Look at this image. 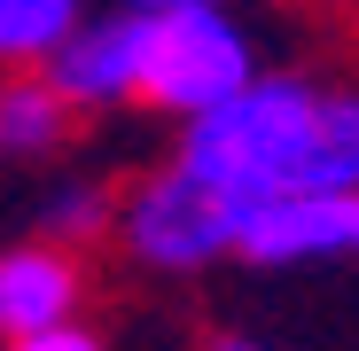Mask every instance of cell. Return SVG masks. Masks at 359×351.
Listing matches in <instances>:
<instances>
[{"label": "cell", "instance_id": "1", "mask_svg": "<svg viewBox=\"0 0 359 351\" xmlns=\"http://www.w3.org/2000/svg\"><path fill=\"white\" fill-rule=\"evenodd\" d=\"M172 156L211 172L243 203L359 188V86L305 78V71H258L226 102L180 117Z\"/></svg>", "mask_w": 359, "mask_h": 351}, {"label": "cell", "instance_id": "2", "mask_svg": "<svg viewBox=\"0 0 359 351\" xmlns=\"http://www.w3.org/2000/svg\"><path fill=\"white\" fill-rule=\"evenodd\" d=\"M258 203H243L234 188H219L211 172L164 156L156 172H141V180L117 195V242H126V258L141 273H164V281H188V273H211L234 258V242H243Z\"/></svg>", "mask_w": 359, "mask_h": 351}, {"label": "cell", "instance_id": "3", "mask_svg": "<svg viewBox=\"0 0 359 351\" xmlns=\"http://www.w3.org/2000/svg\"><path fill=\"white\" fill-rule=\"evenodd\" d=\"M250 78H258V32L226 0H180V8L141 16V94H133L141 109L180 125Z\"/></svg>", "mask_w": 359, "mask_h": 351}, {"label": "cell", "instance_id": "4", "mask_svg": "<svg viewBox=\"0 0 359 351\" xmlns=\"http://www.w3.org/2000/svg\"><path fill=\"white\" fill-rule=\"evenodd\" d=\"M39 71H47V86L63 94L79 117L133 109V94H141V16L117 8V0H102V8L86 0L79 24L39 55Z\"/></svg>", "mask_w": 359, "mask_h": 351}, {"label": "cell", "instance_id": "5", "mask_svg": "<svg viewBox=\"0 0 359 351\" xmlns=\"http://www.w3.org/2000/svg\"><path fill=\"white\" fill-rule=\"evenodd\" d=\"M359 250V188H320V195H273L250 211L234 258L266 266V273H297V266H328Z\"/></svg>", "mask_w": 359, "mask_h": 351}, {"label": "cell", "instance_id": "6", "mask_svg": "<svg viewBox=\"0 0 359 351\" xmlns=\"http://www.w3.org/2000/svg\"><path fill=\"white\" fill-rule=\"evenodd\" d=\"M79 305H86V266L71 242L32 234V242L0 250V343L55 328V320H79Z\"/></svg>", "mask_w": 359, "mask_h": 351}, {"label": "cell", "instance_id": "7", "mask_svg": "<svg viewBox=\"0 0 359 351\" xmlns=\"http://www.w3.org/2000/svg\"><path fill=\"white\" fill-rule=\"evenodd\" d=\"M79 125H86V117L47 86L39 63L0 71V164H55L79 141Z\"/></svg>", "mask_w": 359, "mask_h": 351}, {"label": "cell", "instance_id": "8", "mask_svg": "<svg viewBox=\"0 0 359 351\" xmlns=\"http://www.w3.org/2000/svg\"><path fill=\"white\" fill-rule=\"evenodd\" d=\"M47 242H71V250H86V242H102V234L117 226V188L109 180H94V172H63L47 195H39V219H32Z\"/></svg>", "mask_w": 359, "mask_h": 351}, {"label": "cell", "instance_id": "9", "mask_svg": "<svg viewBox=\"0 0 359 351\" xmlns=\"http://www.w3.org/2000/svg\"><path fill=\"white\" fill-rule=\"evenodd\" d=\"M86 0H0V71H24L79 24Z\"/></svg>", "mask_w": 359, "mask_h": 351}, {"label": "cell", "instance_id": "10", "mask_svg": "<svg viewBox=\"0 0 359 351\" xmlns=\"http://www.w3.org/2000/svg\"><path fill=\"white\" fill-rule=\"evenodd\" d=\"M0 351H109V336H94L86 320H55V328H32V336H8Z\"/></svg>", "mask_w": 359, "mask_h": 351}, {"label": "cell", "instance_id": "11", "mask_svg": "<svg viewBox=\"0 0 359 351\" xmlns=\"http://www.w3.org/2000/svg\"><path fill=\"white\" fill-rule=\"evenodd\" d=\"M203 351H266V343H250V336H219V343H203Z\"/></svg>", "mask_w": 359, "mask_h": 351}, {"label": "cell", "instance_id": "12", "mask_svg": "<svg viewBox=\"0 0 359 351\" xmlns=\"http://www.w3.org/2000/svg\"><path fill=\"white\" fill-rule=\"evenodd\" d=\"M117 8H133V16H156V8H180V0H117Z\"/></svg>", "mask_w": 359, "mask_h": 351}, {"label": "cell", "instance_id": "13", "mask_svg": "<svg viewBox=\"0 0 359 351\" xmlns=\"http://www.w3.org/2000/svg\"><path fill=\"white\" fill-rule=\"evenodd\" d=\"M351 258H359V250H351Z\"/></svg>", "mask_w": 359, "mask_h": 351}]
</instances>
